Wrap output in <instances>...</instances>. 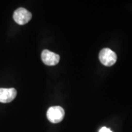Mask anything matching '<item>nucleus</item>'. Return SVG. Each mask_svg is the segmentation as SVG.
<instances>
[{"label": "nucleus", "instance_id": "1", "mask_svg": "<svg viewBox=\"0 0 132 132\" xmlns=\"http://www.w3.org/2000/svg\"><path fill=\"white\" fill-rule=\"evenodd\" d=\"M99 59L104 65L111 66L116 62L117 55L111 49L106 48L100 51L99 53Z\"/></svg>", "mask_w": 132, "mask_h": 132}, {"label": "nucleus", "instance_id": "2", "mask_svg": "<svg viewBox=\"0 0 132 132\" xmlns=\"http://www.w3.org/2000/svg\"><path fill=\"white\" fill-rule=\"evenodd\" d=\"M65 112L64 109L59 106L50 107L48 110L47 116L48 119L50 122L57 123L63 120Z\"/></svg>", "mask_w": 132, "mask_h": 132}, {"label": "nucleus", "instance_id": "3", "mask_svg": "<svg viewBox=\"0 0 132 132\" xmlns=\"http://www.w3.org/2000/svg\"><path fill=\"white\" fill-rule=\"evenodd\" d=\"M13 18L16 23L23 25L29 22L32 18V14L23 7H19L15 11Z\"/></svg>", "mask_w": 132, "mask_h": 132}, {"label": "nucleus", "instance_id": "4", "mask_svg": "<svg viewBox=\"0 0 132 132\" xmlns=\"http://www.w3.org/2000/svg\"><path fill=\"white\" fill-rule=\"evenodd\" d=\"M41 58L43 62L47 65L53 66L59 63L60 56L58 54L50 52L48 50H43L41 54Z\"/></svg>", "mask_w": 132, "mask_h": 132}, {"label": "nucleus", "instance_id": "5", "mask_svg": "<svg viewBox=\"0 0 132 132\" xmlns=\"http://www.w3.org/2000/svg\"><path fill=\"white\" fill-rule=\"evenodd\" d=\"M16 90L15 88H0V102L9 103L16 97Z\"/></svg>", "mask_w": 132, "mask_h": 132}, {"label": "nucleus", "instance_id": "6", "mask_svg": "<svg viewBox=\"0 0 132 132\" xmlns=\"http://www.w3.org/2000/svg\"><path fill=\"white\" fill-rule=\"evenodd\" d=\"M99 132H113L111 131V130L109 129V128L105 127H103L101 128L99 130Z\"/></svg>", "mask_w": 132, "mask_h": 132}]
</instances>
